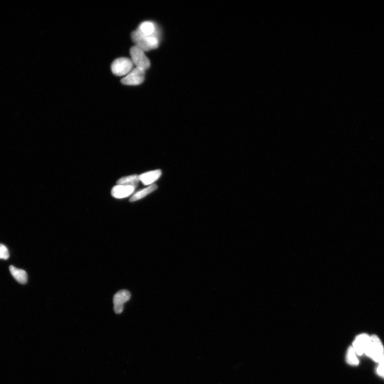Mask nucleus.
<instances>
[{
	"label": "nucleus",
	"instance_id": "nucleus-13",
	"mask_svg": "<svg viewBox=\"0 0 384 384\" xmlns=\"http://www.w3.org/2000/svg\"><path fill=\"white\" fill-rule=\"evenodd\" d=\"M140 181L139 176L134 175L123 177L119 179L117 183L119 185H129L136 188L138 186Z\"/></svg>",
	"mask_w": 384,
	"mask_h": 384
},
{
	"label": "nucleus",
	"instance_id": "nucleus-7",
	"mask_svg": "<svg viewBox=\"0 0 384 384\" xmlns=\"http://www.w3.org/2000/svg\"><path fill=\"white\" fill-rule=\"evenodd\" d=\"M131 295L128 290L118 291L113 297L114 308L119 311L123 310L124 303L130 299Z\"/></svg>",
	"mask_w": 384,
	"mask_h": 384
},
{
	"label": "nucleus",
	"instance_id": "nucleus-11",
	"mask_svg": "<svg viewBox=\"0 0 384 384\" xmlns=\"http://www.w3.org/2000/svg\"><path fill=\"white\" fill-rule=\"evenodd\" d=\"M9 270L17 282L25 284L27 282V274L23 269H19L13 265L9 267Z\"/></svg>",
	"mask_w": 384,
	"mask_h": 384
},
{
	"label": "nucleus",
	"instance_id": "nucleus-16",
	"mask_svg": "<svg viewBox=\"0 0 384 384\" xmlns=\"http://www.w3.org/2000/svg\"><path fill=\"white\" fill-rule=\"evenodd\" d=\"M377 371L378 375L384 378V364H380Z\"/></svg>",
	"mask_w": 384,
	"mask_h": 384
},
{
	"label": "nucleus",
	"instance_id": "nucleus-12",
	"mask_svg": "<svg viewBox=\"0 0 384 384\" xmlns=\"http://www.w3.org/2000/svg\"><path fill=\"white\" fill-rule=\"evenodd\" d=\"M157 188V185L156 184H153L147 187V188L142 189V190L137 192L134 195H133V197L130 198V202H136V201H138L142 198H144L147 196V195L150 194L153 192L156 191Z\"/></svg>",
	"mask_w": 384,
	"mask_h": 384
},
{
	"label": "nucleus",
	"instance_id": "nucleus-5",
	"mask_svg": "<svg viewBox=\"0 0 384 384\" xmlns=\"http://www.w3.org/2000/svg\"><path fill=\"white\" fill-rule=\"evenodd\" d=\"M145 70L136 67L127 76L121 80V83L124 85H138L144 82Z\"/></svg>",
	"mask_w": 384,
	"mask_h": 384
},
{
	"label": "nucleus",
	"instance_id": "nucleus-9",
	"mask_svg": "<svg viewBox=\"0 0 384 384\" xmlns=\"http://www.w3.org/2000/svg\"><path fill=\"white\" fill-rule=\"evenodd\" d=\"M135 190L133 186L124 185H118L112 188V196L117 199H122L127 197L133 194Z\"/></svg>",
	"mask_w": 384,
	"mask_h": 384
},
{
	"label": "nucleus",
	"instance_id": "nucleus-3",
	"mask_svg": "<svg viewBox=\"0 0 384 384\" xmlns=\"http://www.w3.org/2000/svg\"><path fill=\"white\" fill-rule=\"evenodd\" d=\"M130 53L132 61L136 67L141 68L145 71L150 67V60L147 59L144 51L135 45L131 48Z\"/></svg>",
	"mask_w": 384,
	"mask_h": 384
},
{
	"label": "nucleus",
	"instance_id": "nucleus-1",
	"mask_svg": "<svg viewBox=\"0 0 384 384\" xmlns=\"http://www.w3.org/2000/svg\"><path fill=\"white\" fill-rule=\"evenodd\" d=\"M131 38L136 46L144 51L155 49L159 47V36L146 37L136 30L132 33Z\"/></svg>",
	"mask_w": 384,
	"mask_h": 384
},
{
	"label": "nucleus",
	"instance_id": "nucleus-4",
	"mask_svg": "<svg viewBox=\"0 0 384 384\" xmlns=\"http://www.w3.org/2000/svg\"><path fill=\"white\" fill-rule=\"evenodd\" d=\"M133 67V62L127 58H120L114 61L111 65V70L114 75L123 76L128 74Z\"/></svg>",
	"mask_w": 384,
	"mask_h": 384
},
{
	"label": "nucleus",
	"instance_id": "nucleus-6",
	"mask_svg": "<svg viewBox=\"0 0 384 384\" xmlns=\"http://www.w3.org/2000/svg\"><path fill=\"white\" fill-rule=\"evenodd\" d=\"M371 344V337L366 334L358 336L353 344V348L355 353L359 355H367Z\"/></svg>",
	"mask_w": 384,
	"mask_h": 384
},
{
	"label": "nucleus",
	"instance_id": "nucleus-15",
	"mask_svg": "<svg viewBox=\"0 0 384 384\" xmlns=\"http://www.w3.org/2000/svg\"><path fill=\"white\" fill-rule=\"evenodd\" d=\"M9 258L8 248L4 245L0 244V259L7 260Z\"/></svg>",
	"mask_w": 384,
	"mask_h": 384
},
{
	"label": "nucleus",
	"instance_id": "nucleus-8",
	"mask_svg": "<svg viewBox=\"0 0 384 384\" xmlns=\"http://www.w3.org/2000/svg\"><path fill=\"white\" fill-rule=\"evenodd\" d=\"M137 30L142 35L146 37L159 36L158 27L152 21H146L141 22Z\"/></svg>",
	"mask_w": 384,
	"mask_h": 384
},
{
	"label": "nucleus",
	"instance_id": "nucleus-14",
	"mask_svg": "<svg viewBox=\"0 0 384 384\" xmlns=\"http://www.w3.org/2000/svg\"><path fill=\"white\" fill-rule=\"evenodd\" d=\"M347 363L352 365H357L359 364V360L356 356L354 348L352 346L348 348L346 355Z\"/></svg>",
	"mask_w": 384,
	"mask_h": 384
},
{
	"label": "nucleus",
	"instance_id": "nucleus-10",
	"mask_svg": "<svg viewBox=\"0 0 384 384\" xmlns=\"http://www.w3.org/2000/svg\"><path fill=\"white\" fill-rule=\"evenodd\" d=\"M162 175V171L160 170H156L146 172L139 176L140 180L145 185L153 184L157 181Z\"/></svg>",
	"mask_w": 384,
	"mask_h": 384
},
{
	"label": "nucleus",
	"instance_id": "nucleus-2",
	"mask_svg": "<svg viewBox=\"0 0 384 384\" xmlns=\"http://www.w3.org/2000/svg\"><path fill=\"white\" fill-rule=\"evenodd\" d=\"M371 337V344L367 356L380 364H384V348L382 343L376 335Z\"/></svg>",
	"mask_w": 384,
	"mask_h": 384
}]
</instances>
